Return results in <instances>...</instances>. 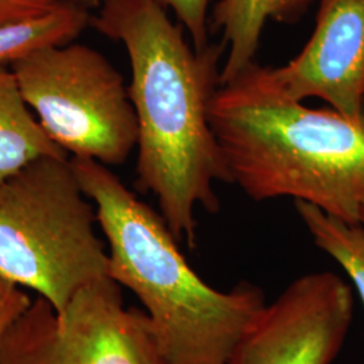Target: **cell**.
Returning <instances> with one entry per match:
<instances>
[{"label":"cell","instance_id":"obj_1","mask_svg":"<svg viewBox=\"0 0 364 364\" xmlns=\"http://www.w3.org/2000/svg\"><path fill=\"white\" fill-rule=\"evenodd\" d=\"M91 26L123 43L130 60L136 186L156 196L174 237L195 248L196 208L219 212L215 183H232L209 122L227 46L221 41L203 52L192 49L183 27L153 0H102Z\"/></svg>","mask_w":364,"mask_h":364},{"label":"cell","instance_id":"obj_2","mask_svg":"<svg viewBox=\"0 0 364 364\" xmlns=\"http://www.w3.org/2000/svg\"><path fill=\"white\" fill-rule=\"evenodd\" d=\"M209 122L231 181L248 197H291L362 224L364 108L359 122L309 108L277 87L269 66L254 63L215 92Z\"/></svg>","mask_w":364,"mask_h":364},{"label":"cell","instance_id":"obj_3","mask_svg":"<svg viewBox=\"0 0 364 364\" xmlns=\"http://www.w3.org/2000/svg\"><path fill=\"white\" fill-rule=\"evenodd\" d=\"M108 243V275L144 305L171 364H227L237 341L267 305L259 287L221 291L182 255L162 215L141 201L105 165L72 158Z\"/></svg>","mask_w":364,"mask_h":364},{"label":"cell","instance_id":"obj_4","mask_svg":"<svg viewBox=\"0 0 364 364\" xmlns=\"http://www.w3.org/2000/svg\"><path fill=\"white\" fill-rule=\"evenodd\" d=\"M96 209L68 158L48 156L0 182V275L64 312L109 277Z\"/></svg>","mask_w":364,"mask_h":364},{"label":"cell","instance_id":"obj_5","mask_svg":"<svg viewBox=\"0 0 364 364\" xmlns=\"http://www.w3.org/2000/svg\"><path fill=\"white\" fill-rule=\"evenodd\" d=\"M11 69L43 130L73 158L115 166L136 147L129 88L102 53L70 42L31 53Z\"/></svg>","mask_w":364,"mask_h":364},{"label":"cell","instance_id":"obj_6","mask_svg":"<svg viewBox=\"0 0 364 364\" xmlns=\"http://www.w3.org/2000/svg\"><path fill=\"white\" fill-rule=\"evenodd\" d=\"M0 364H171L146 312L127 308L107 277L82 287L64 312L38 297L0 343Z\"/></svg>","mask_w":364,"mask_h":364},{"label":"cell","instance_id":"obj_7","mask_svg":"<svg viewBox=\"0 0 364 364\" xmlns=\"http://www.w3.org/2000/svg\"><path fill=\"white\" fill-rule=\"evenodd\" d=\"M352 316V289L341 277L302 275L264 306L227 364H332Z\"/></svg>","mask_w":364,"mask_h":364},{"label":"cell","instance_id":"obj_8","mask_svg":"<svg viewBox=\"0 0 364 364\" xmlns=\"http://www.w3.org/2000/svg\"><path fill=\"white\" fill-rule=\"evenodd\" d=\"M270 76L287 97H317L359 122L364 108V0H320L311 39Z\"/></svg>","mask_w":364,"mask_h":364},{"label":"cell","instance_id":"obj_9","mask_svg":"<svg viewBox=\"0 0 364 364\" xmlns=\"http://www.w3.org/2000/svg\"><path fill=\"white\" fill-rule=\"evenodd\" d=\"M313 0H219L210 16L213 33L220 31L227 46L220 85L257 63L262 31L267 21L293 25L308 13Z\"/></svg>","mask_w":364,"mask_h":364},{"label":"cell","instance_id":"obj_10","mask_svg":"<svg viewBox=\"0 0 364 364\" xmlns=\"http://www.w3.org/2000/svg\"><path fill=\"white\" fill-rule=\"evenodd\" d=\"M28 108L13 69L0 65V182L42 158H68Z\"/></svg>","mask_w":364,"mask_h":364},{"label":"cell","instance_id":"obj_11","mask_svg":"<svg viewBox=\"0 0 364 364\" xmlns=\"http://www.w3.org/2000/svg\"><path fill=\"white\" fill-rule=\"evenodd\" d=\"M92 15L82 9H64L37 19L0 26V65H13L39 49L73 42L91 26Z\"/></svg>","mask_w":364,"mask_h":364},{"label":"cell","instance_id":"obj_12","mask_svg":"<svg viewBox=\"0 0 364 364\" xmlns=\"http://www.w3.org/2000/svg\"><path fill=\"white\" fill-rule=\"evenodd\" d=\"M314 245L338 262L356 287L364 306V228L348 224L305 201H294Z\"/></svg>","mask_w":364,"mask_h":364},{"label":"cell","instance_id":"obj_13","mask_svg":"<svg viewBox=\"0 0 364 364\" xmlns=\"http://www.w3.org/2000/svg\"><path fill=\"white\" fill-rule=\"evenodd\" d=\"M102 0H0V26L46 16L64 9L96 11Z\"/></svg>","mask_w":364,"mask_h":364},{"label":"cell","instance_id":"obj_14","mask_svg":"<svg viewBox=\"0 0 364 364\" xmlns=\"http://www.w3.org/2000/svg\"><path fill=\"white\" fill-rule=\"evenodd\" d=\"M171 10L193 42V49L203 52L209 45L208 9L210 0H153Z\"/></svg>","mask_w":364,"mask_h":364},{"label":"cell","instance_id":"obj_15","mask_svg":"<svg viewBox=\"0 0 364 364\" xmlns=\"http://www.w3.org/2000/svg\"><path fill=\"white\" fill-rule=\"evenodd\" d=\"M22 289L0 275V343L18 317L33 302Z\"/></svg>","mask_w":364,"mask_h":364},{"label":"cell","instance_id":"obj_16","mask_svg":"<svg viewBox=\"0 0 364 364\" xmlns=\"http://www.w3.org/2000/svg\"><path fill=\"white\" fill-rule=\"evenodd\" d=\"M362 225H363V228H364V207H363V218H362Z\"/></svg>","mask_w":364,"mask_h":364}]
</instances>
